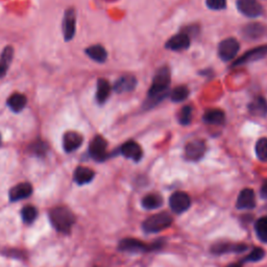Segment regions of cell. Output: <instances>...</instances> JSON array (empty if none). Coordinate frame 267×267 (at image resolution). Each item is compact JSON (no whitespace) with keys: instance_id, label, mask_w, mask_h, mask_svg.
I'll return each mask as SVG.
<instances>
[{"instance_id":"obj_1","label":"cell","mask_w":267,"mask_h":267,"mask_svg":"<svg viewBox=\"0 0 267 267\" xmlns=\"http://www.w3.org/2000/svg\"><path fill=\"white\" fill-rule=\"evenodd\" d=\"M170 83L171 74L168 67L164 66L157 70L147 93V101L144 104L146 110L154 108L167 96Z\"/></svg>"},{"instance_id":"obj_2","label":"cell","mask_w":267,"mask_h":267,"mask_svg":"<svg viewBox=\"0 0 267 267\" xmlns=\"http://www.w3.org/2000/svg\"><path fill=\"white\" fill-rule=\"evenodd\" d=\"M49 218L55 230L61 233H69L75 221L73 213L68 208L64 207L52 209L49 213Z\"/></svg>"},{"instance_id":"obj_3","label":"cell","mask_w":267,"mask_h":267,"mask_svg":"<svg viewBox=\"0 0 267 267\" xmlns=\"http://www.w3.org/2000/svg\"><path fill=\"white\" fill-rule=\"evenodd\" d=\"M173 223V217L166 212L150 216L143 222V230L147 233H158L169 227Z\"/></svg>"},{"instance_id":"obj_4","label":"cell","mask_w":267,"mask_h":267,"mask_svg":"<svg viewBox=\"0 0 267 267\" xmlns=\"http://www.w3.org/2000/svg\"><path fill=\"white\" fill-rule=\"evenodd\" d=\"M240 49L239 42L234 38H227L218 45V56L223 62H230L236 58Z\"/></svg>"},{"instance_id":"obj_5","label":"cell","mask_w":267,"mask_h":267,"mask_svg":"<svg viewBox=\"0 0 267 267\" xmlns=\"http://www.w3.org/2000/svg\"><path fill=\"white\" fill-rule=\"evenodd\" d=\"M238 11L247 18H258L262 15L263 9L257 0H237Z\"/></svg>"},{"instance_id":"obj_6","label":"cell","mask_w":267,"mask_h":267,"mask_svg":"<svg viewBox=\"0 0 267 267\" xmlns=\"http://www.w3.org/2000/svg\"><path fill=\"white\" fill-rule=\"evenodd\" d=\"M107 147H108V142L106 141V139L102 136H96L90 143L89 146L90 156L98 162L105 161L108 157Z\"/></svg>"},{"instance_id":"obj_7","label":"cell","mask_w":267,"mask_h":267,"mask_svg":"<svg viewBox=\"0 0 267 267\" xmlns=\"http://www.w3.org/2000/svg\"><path fill=\"white\" fill-rule=\"evenodd\" d=\"M63 35L66 41H71L76 32V13L74 9L66 10L63 18Z\"/></svg>"},{"instance_id":"obj_8","label":"cell","mask_w":267,"mask_h":267,"mask_svg":"<svg viewBox=\"0 0 267 267\" xmlns=\"http://www.w3.org/2000/svg\"><path fill=\"white\" fill-rule=\"evenodd\" d=\"M191 199L190 196L185 192H175L169 198V206L176 213H183L190 208Z\"/></svg>"},{"instance_id":"obj_9","label":"cell","mask_w":267,"mask_h":267,"mask_svg":"<svg viewBox=\"0 0 267 267\" xmlns=\"http://www.w3.org/2000/svg\"><path fill=\"white\" fill-rule=\"evenodd\" d=\"M206 151V144L203 140L195 139L187 143L185 147V156L190 161L201 160Z\"/></svg>"},{"instance_id":"obj_10","label":"cell","mask_w":267,"mask_h":267,"mask_svg":"<svg viewBox=\"0 0 267 267\" xmlns=\"http://www.w3.org/2000/svg\"><path fill=\"white\" fill-rule=\"evenodd\" d=\"M266 55H267V45L260 46L257 48H253L249 51H246L242 56H240L239 59H237L235 61V63L233 64V67L245 65V64H249L251 62L261 60Z\"/></svg>"},{"instance_id":"obj_11","label":"cell","mask_w":267,"mask_h":267,"mask_svg":"<svg viewBox=\"0 0 267 267\" xmlns=\"http://www.w3.org/2000/svg\"><path fill=\"white\" fill-rule=\"evenodd\" d=\"M190 43H191V38H190V36L186 31H182L174 37H171L166 42L165 47L173 51H180L189 48Z\"/></svg>"},{"instance_id":"obj_12","label":"cell","mask_w":267,"mask_h":267,"mask_svg":"<svg viewBox=\"0 0 267 267\" xmlns=\"http://www.w3.org/2000/svg\"><path fill=\"white\" fill-rule=\"evenodd\" d=\"M119 251L121 252H128V253H142L151 251L152 247L144 244L142 241L134 238H126L119 242L118 246Z\"/></svg>"},{"instance_id":"obj_13","label":"cell","mask_w":267,"mask_h":267,"mask_svg":"<svg viewBox=\"0 0 267 267\" xmlns=\"http://www.w3.org/2000/svg\"><path fill=\"white\" fill-rule=\"evenodd\" d=\"M120 152L123 157L135 162H139L143 156V150L141 146L137 142L131 140L122 144L120 148Z\"/></svg>"},{"instance_id":"obj_14","label":"cell","mask_w":267,"mask_h":267,"mask_svg":"<svg viewBox=\"0 0 267 267\" xmlns=\"http://www.w3.org/2000/svg\"><path fill=\"white\" fill-rule=\"evenodd\" d=\"M137 86V80L134 75L125 74L120 76L113 86V90L116 93H127L132 91Z\"/></svg>"},{"instance_id":"obj_15","label":"cell","mask_w":267,"mask_h":267,"mask_svg":"<svg viewBox=\"0 0 267 267\" xmlns=\"http://www.w3.org/2000/svg\"><path fill=\"white\" fill-rule=\"evenodd\" d=\"M255 206H256V197H255L254 190L250 188L243 189L237 198V204H236L237 209L250 210L255 208Z\"/></svg>"},{"instance_id":"obj_16","label":"cell","mask_w":267,"mask_h":267,"mask_svg":"<svg viewBox=\"0 0 267 267\" xmlns=\"http://www.w3.org/2000/svg\"><path fill=\"white\" fill-rule=\"evenodd\" d=\"M32 193V186L29 183H20L10 190V199L18 202L27 198Z\"/></svg>"},{"instance_id":"obj_17","label":"cell","mask_w":267,"mask_h":267,"mask_svg":"<svg viewBox=\"0 0 267 267\" xmlns=\"http://www.w3.org/2000/svg\"><path fill=\"white\" fill-rule=\"evenodd\" d=\"M83 137L76 131H67L63 137V146L66 152H72L81 147Z\"/></svg>"},{"instance_id":"obj_18","label":"cell","mask_w":267,"mask_h":267,"mask_svg":"<svg viewBox=\"0 0 267 267\" xmlns=\"http://www.w3.org/2000/svg\"><path fill=\"white\" fill-rule=\"evenodd\" d=\"M203 121L207 124L220 125L223 124L225 121V114L219 109H210L205 112Z\"/></svg>"},{"instance_id":"obj_19","label":"cell","mask_w":267,"mask_h":267,"mask_svg":"<svg viewBox=\"0 0 267 267\" xmlns=\"http://www.w3.org/2000/svg\"><path fill=\"white\" fill-rule=\"evenodd\" d=\"M265 26L261 23L247 24L242 29V36L247 40H257L264 35Z\"/></svg>"},{"instance_id":"obj_20","label":"cell","mask_w":267,"mask_h":267,"mask_svg":"<svg viewBox=\"0 0 267 267\" xmlns=\"http://www.w3.org/2000/svg\"><path fill=\"white\" fill-rule=\"evenodd\" d=\"M14 58V48L7 46L0 54V79L6 76Z\"/></svg>"},{"instance_id":"obj_21","label":"cell","mask_w":267,"mask_h":267,"mask_svg":"<svg viewBox=\"0 0 267 267\" xmlns=\"http://www.w3.org/2000/svg\"><path fill=\"white\" fill-rule=\"evenodd\" d=\"M86 53L91 60L96 63H105L108 59V52L102 45H92L86 49Z\"/></svg>"},{"instance_id":"obj_22","label":"cell","mask_w":267,"mask_h":267,"mask_svg":"<svg viewBox=\"0 0 267 267\" xmlns=\"http://www.w3.org/2000/svg\"><path fill=\"white\" fill-rule=\"evenodd\" d=\"M249 111L255 116H267V101L263 96L256 97L252 103H250Z\"/></svg>"},{"instance_id":"obj_23","label":"cell","mask_w":267,"mask_h":267,"mask_svg":"<svg viewBox=\"0 0 267 267\" xmlns=\"http://www.w3.org/2000/svg\"><path fill=\"white\" fill-rule=\"evenodd\" d=\"M95 173L85 166H80L75 169L74 171V181L79 185H85L90 183L94 179Z\"/></svg>"},{"instance_id":"obj_24","label":"cell","mask_w":267,"mask_h":267,"mask_svg":"<svg viewBox=\"0 0 267 267\" xmlns=\"http://www.w3.org/2000/svg\"><path fill=\"white\" fill-rule=\"evenodd\" d=\"M247 246L244 244H228V243H218L212 247V253L214 254H225V253H241L246 251Z\"/></svg>"},{"instance_id":"obj_25","label":"cell","mask_w":267,"mask_h":267,"mask_svg":"<svg viewBox=\"0 0 267 267\" xmlns=\"http://www.w3.org/2000/svg\"><path fill=\"white\" fill-rule=\"evenodd\" d=\"M26 104H27V98L25 95L21 93H14L8 99L9 108L15 113H19L22 110H24V108L26 107Z\"/></svg>"},{"instance_id":"obj_26","label":"cell","mask_w":267,"mask_h":267,"mask_svg":"<svg viewBox=\"0 0 267 267\" xmlns=\"http://www.w3.org/2000/svg\"><path fill=\"white\" fill-rule=\"evenodd\" d=\"M112 91V87L110 83L105 79H99L97 81V89H96V101L98 104H105Z\"/></svg>"},{"instance_id":"obj_27","label":"cell","mask_w":267,"mask_h":267,"mask_svg":"<svg viewBox=\"0 0 267 267\" xmlns=\"http://www.w3.org/2000/svg\"><path fill=\"white\" fill-rule=\"evenodd\" d=\"M163 205V197L160 194H148L142 199V207L147 210L158 209Z\"/></svg>"},{"instance_id":"obj_28","label":"cell","mask_w":267,"mask_h":267,"mask_svg":"<svg viewBox=\"0 0 267 267\" xmlns=\"http://www.w3.org/2000/svg\"><path fill=\"white\" fill-rule=\"evenodd\" d=\"M170 99L174 103H183L189 96V89L185 86H178L169 93Z\"/></svg>"},{"instance_id":"obj_29","label":"cell","mask_w":267,"mask_h":267,"mask_svg":"<svg viewBox=\"0 0 267 267\" xmlns=\"http://www.w3.org/2000/svg\"><path fill=\"white\" fill-rule=\"evenodd\" d=\"M255 231L258 238L262 242L267 243V216H264L257 220L255 225Z\"/></svg>"},{"instance_id":"obj_30","label":"cell","mask_w":267,"mask_h":267,"mask_svg":"<svg viewBox=\"0 0 267 267\" xmlns=\"http://www.w3.org/2000/svg\"><path fill=\"white\" fill-rule=\"evenodd\" d=\"M255 151L257 158L260 161L267 163V138H261L257 141Z\"/></svg>"},{"instance_id":"obj_31","label":"cell","mask_w":267,"mask_h":267,"mask_svg":"<svg viewBox=\"0 0 267 267\" xmlns=\"http://www.w3.org/2000/svg\"><path fill=\"white\" fill-rule=\"evenodd\" d=\"M21 216L24 222L28 224L32 223L37 219V216H38L37 209L34 206H29V205L25 206L21 211Z\"/></svg>"},{"instance_id":"obj_32","label":"cell","mask_w":267,"mask_h":267,"mask_svg":"<svg viewBox=\"0 0 267 267\" xmlns=\"http://www.w3.org/2000/svg\"><path fill=\"white\" fill-rule=\"evenodd\" d=\"M192 120V108L190 106L184 107L179 113V122L182 125H188Z\"/></svg>"},{"instance_id":"obj_33","label":"cell","mask_w":267,"mask_h":267,"mask_svg":"<svg viewBox=\"0 0 267 267\" xmlns=\"http://www.w3.org/2000/svg\"><path fill=\"white\" fill-rule=\"evenodd\" d=\"M264 256H265L264 250H262L261 247H255V249L250 253V255L246 256L243 259V261L244 262H257V261H260Z\"/></svg>"},{"instance_id":"obj_34","label":"cell","mask_w":267,"mask_h":267,"mask_svg":"<svg viewBox=\"0 0 267 267\" xmlns=\"http://www.w3.org/2000/svg\"><path fill=\"white\" fill-rule=\"evenodd\" d=\"M206 5L210 10L221 11L226 8V0H206Z\"/></svg>"},{"instance_id":"obj_35","label":"cell","mask_w":267,"mask_h":267,"mask_svg":"<svg viewBox=\"0 0 267 267\" xmlns=\"http://www.w3.org/2000/svg\"><path fill=\"white\" fill-rule=\"evenodd\" d=\"M31 149L35 155L43 156L47 150V145L43 141H38L31 145Z\"/></svg>"},{"instance_id":"obj_36","label":"cell","mask_w":267,"mask_h":267,"mask_svg":"<svg viewBox=\"0 0 267 267\" xmlns=\"http://www.w3.org/2000/svg\"><path fill=\"white\" fill-rule=\"evenodd\" d=\"M261 195L264 198H267V180L263 183L262 188H261Z\"/></svg>"},{"instance_id":"obj_37","label":"cell","mask_w":267,"mask_h":267,"mask_svg":"<svg viewBox=\"0 0 267 267\" xmlns=\"http://www.w3.org/2000/svg\"><path fill=\"white\" fill-rule=\"evenodd\" d=\"M226 267H241L239 264H236V263H234V264H230V265H228V266H226Z\"/></svg>"},{"instance_id":"obj_38","label":"cell","mask_w":267,"mask_h":267,"mask_svg":"<svg viewBox=\"0 0 267 267\" xmlns=\"http://www.w3.org/2000/svg\"><path fill=\"white\" fill-rule=\"evenodd\" d=\"M0 144H2V136H0Z\"/></svg>"}]
</instances>
